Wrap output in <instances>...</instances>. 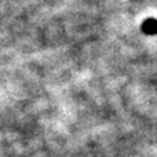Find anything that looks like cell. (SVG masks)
<instances>
[{"label": "cell", "instance_id": "obj_1", "mask_svg": "<svg viewBox=\"0 0 157 157\" xmlns=\"http://www.w3.org/2000/svg\"><path fill=\"white\" fill-rule=\"evenodd\" d=\"M141 31L147 35H157V19L148 17L141 23Z\"/></svg>", "mask_w": 157, "mask_h": 157}]
</instances>
